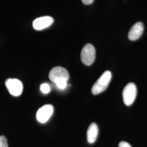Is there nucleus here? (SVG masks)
Listing matches in <instances>:
<instances>
[{
  "label": "nucleus",
  "instance_id": "2",
  "mask_svg": "<svg viewBox=\"0 0 147 147\" xmlns=\"http://www.w3.org/2000/svg\"><path fill=\"white\" fill-rule=\"evenodd\" d=\"M49 77L56 84L61 81L67 82L69 79V74L66 69L62 67H56L51 70Z\"/></svg>",
  "mask_w": 147,
  "mask_h": 147
},
{
  "label": "nucleus",
  "instance_id": "4",
  "mask_svg": "<svg viewBox=\"0 0 147 147\" xmlns=\"http://www.w3.org/2000/svg\"><path fill=\"white\" fill-rule=\"evenodd\" d=\"M95 58V49L94 46L90 44H86L81 53V59L82 62L86 65L92 64Z\"/></svg>",
  "mask_w": 147,
  "mask_h": 147
},
{
  "label": "nucleus",
  "instance_id": "1",
  "mask_svg": "<svg viewBox=\"0 0 147 147\" xmlns=\"http://www.w3.org/2000/svg\"><path fill=\"white\" fill-rule=\"evenodd\" d=\"M112 78L110 71H106L95 83L92 88V93L94 95L99 94L105 91L109 86Z\"/></svg>",
  "mask_w": 147,
  "mask_h": 147
},
{
  "label": "nucleus",
  "instance_id": "9",
  "mask_svg": "<svg viewBox=\"0 0 147 147\" xmlns=\"http://www.w3.org/2000/svg\"><path fill=\"white\" fill-rule=\"evenodd\" d=\"M98 132L99 129L96 124L95 123H91L87 132V141L89 144H93L96 141L98 135Z\"/></svg>",
  "mask_w": 147,
  "mask_h": 147
},
{
  "label": "nucleus",
  "instance_id": "13",
  "mask_svg": "<svg viewBox=\"0 0 147 147\" xmlns=\"http://www.w3.org/2000/svg\"><path fill=\"white\" fill-rule=\"evenodd\" d=\"M93 1L94 0H82V2H83V3L86 5L92 4L93 2Z\"/></svg>",
  "mask_w": 147,
  "mask_h": 147
},
{
  "label": "nucleus",
  "instance_id": "12",
  "mask_svg": "<svg viewBox=\"0 0 147 147\" xmlns=\"http://www.w3.org/2000/svg\"><path fill=\"white\" fill-rule=\"evenodd\" d=\"M118 147H132L127 142L121 141L119 143Z\"/></svg>",
  "mask_w": 147,
  "mask_h": 147
},
{
  "label": "nucleus",
  "instance_id": "6",
  "mask_svg": "<svg viewBox=\"0 0 147 147\" xmlns=\"http://www.w3.org/2000/svg\"><path fill=\"white\" fill-rule=\"evenodd\" d=\"M53 113V105L50 104L44 105L37 111V120L40 123H45L50 119Z\"/></svg>",
  "mask_w": 147,
  "mask_h": 147
},
{
  "label": "nucleus",
  "instance_id": "11",
  "mask_svg": "<svg viewBox=\"0 0 147 147\" xmlns=\"http://www.w3.org/2000/svg\"><path fill=\"white\" fill-rule=\"evenodd\" d=\"M0 147H8L7 140L5 136H0Z\"/></svg>",
  "mask_w": 147,
  "mask_h": 147
},
{
  "label": "nucleus",
  "instance_id": "8",
  "mask_svg": "<svg viewBox=\"0 0 147 147\" xmlns=\"http://www.w3.org/2000/svg\"><path fill=\"white\" fill-rule=\"evenodd\" d=\"M144 31V26L141 22H138L132 27L129 32L128 38L132 41L138 39Z\"/></svg>",
  "mask_w": 147,
  "mask_h": 147
},
{
  "label": "nucleus",
  "instance_id": "7",
  "mask_svg": "<svg viewBox=\"0 0 147 147\" xmlns=\"http://www.w3.org/2000/svg\"><path fill=\"white\" fill-rule=\"evenodd\" d=\"M53 22V19L51 16H45L38 18L33 22V27L36 30H42L51 26Z\"/></svg>",
  "mask_w": 147,
  "mask_h": 147
},
{
  "label": "nucleus",
  "instance_id": "5",
  "mask_svg": "<svg viewBox=\"0 0 147 147\" xmlns=\"http://www.w3.org/2000/svg\"><path fill=\"white\" fill-rule=\"evenodd\" d=\"M9 92L14 96H20L22 93L23 85L20 80L16 79H8L5 82Z\"/></svg>",
  "mask_w": 147,
  "mask_h": 147
},
{
  "label": "nucleus",
  "instance_id": "3",
  "mask_svg": "<svg viewBox=\"0 0 147 147\" xmlns=\"http://www.w3.org/2000/svg\"><path fill=\"white\" fill-rule=\"evenodd\" d=\"M122 95L125 105L126 106L131 105L136 98V86L132 82L129 83L123 89Z\"/></svg>",
  "mask_w": 147,
  "mask_h": 147
},
{
  "label": "nucleus",
  "instance_id": "10",
  "mask_svg": "<svg viewBox=\"0 0 147 147\" xmlns=\"http://www.w3.org/2000/svg\"><path fill=\"white\" fill-rule=\"evenodd\" d=\"M40 89L44 94H47L50 91V87L47 84H42L40 86Z\"/></svg>",
  "mask_w": 147,
  "mask_h": 147
}]
</instances>
